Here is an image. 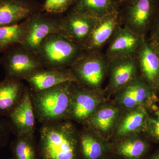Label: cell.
Masks as SVG:
<instances>
[{
	"mask_svg": "<svg viewBox=\"0 0 159 159\" xmlns=\"http://www.w3.org/2000/svg\"><path fill=\"white\" fill-rule=\"evenodd\" d=\"M15 159H37L34 134L16 137L11 144Z\"/></svg>",
	"mask_w": 159,
	"mask_h": 159,
	"instance_id": "cell-25",
	"label": "cell"
},
{
	"mask_svg": "<svg viewBox=\"0 0 159 159\" xmlns=\"http://www.w3.org/2000/svg\"><path fill=\"white\" fill-rule=\"evenodd\" d=\"M72 82L39 92L30 90L35 117L40 122L44 124L69 120Z\"/></svg>",
	"mask_w": 159,
	"mask_h": 159,
	"instance_id": "cell-2",
	"label": "cell"
},
{
	"mask_svg": "<svg viewBox=\"0 0 159 159\" xmlns=\"http://www.w3.org/2000/svg\"><path fill=\"white\" fill-rule=\"evenodd\" d=\"M144 38L119 25L107 43L104 54L109 59L119 56L135 57Z\"/></svg>",
	"mask_w": 159,
	"mask_h": 159,
	"instance_id": "cell-16",
	"label": "cell"
},
{
	"mask_svg": "<svg viewBox=\"0 0 159 159\" xmlns=\"http://www.w3.org/2000/svg\"><path fill=\"white\" fill-rule=\"evenodd\" d=\"M10 131L9 120H0V148L6 145Z\"/></svg>",
	"mask_w": 159,
	"mask_h": 159,
	"instance_id": "cell-28",
	"label": "cell"
},
{
	"mask_svg": "<svg viewBox=\"0 0 159 159\" xmlns=\"http://www.w3.org/2000/svg\"><path fill=\"white\" fill-rule=\"evenodd\" d=\"M139 75L135 57L119 56L109 59L107 77L108 83L104 94L114 95L123 86Z\"/></svg>",
	"mask_w": 159,
	"mask_h": 159,
	"instance_id": "cell-10",
	"label": "cell"
},
{
	"mask_svg": "<svg viewBox=\"0 0 159 159\" xmlns=\"http://www.w3.org/2000/svg\"><path fill=\"white\" fill-rule=\"evenodd\" d=\"M147 39L148 41L159 40V11L152 25Z\"/></svg>",
	"mask_w": 159,
	"mask_h": 159,
	"instance_id": "cell-29",
	"label": "cell"
},
{
	"mask_svg": "<svg viewBox=\"0 0 159 159\" xmlns=\"http://www.w3.org/2000/svg\"><path fill=\"white\" fill-rule=\"evenodd\" d=\"M139 76L156 93L159 80V57L145 38L135 56Z\"/></svg>",
	"mask_w": 159,
	"mask_h": 159,
	"instance_id": "cell-17",
	"label": "cell"
},
{
	"mask_svg": "<svg viewBox=\"0 0 159 159\" xmlns=\"http://www.w3.org/2000/svg\"><path fill=\"white\" fill-rule=\"evenodd\" d=\"M118 10L98 19L89 37L83 46L85 51H102V48L107 44L119 26Z\"/></svg>",
	"mask_w": 159,
	"mask_h": 159,
	"instance_id": "cell-18",
	"label": "cell"
},
{
	"mask_svg": "<svg viewBox=\"0 0 159 159\" xmlns=\"http://www.w3.org/2000/svg\"><path fill=\"white\" fill-rule=\"evenodd\" d=\"M26 88L21 80L5 78L0 81V115L9 117L21 101Z\"/></svg>",
	"mask_w": 159,
	"mask_h": 159,
	"instance_id": "cell-22",
	"label": "cell"
},
{
	"mask_svg": "<svg viewBox=\"0 0 159 159\" xmlns=\"http://www.w3.org/2000/svg\"><path fill=\"white\" fill-rule=\"evenodd\" d=\"M148 159H159V150L152 155Z\"/></svg>",
	"mask_w": 159,
	"mask_h": 159,
	"instance_id": "cell-32",
	"label": "cell"
},
{
	"mask_svg": "<svg viewBox=\"0 0 159 159\" xmlns=\"http://www.w3.org/2000/svg\"><path fill=\"white\" fill-rule=\"evenodd\" d=\"M79 155L83 159H104L112 152L111 144L91 129L78 130Z\"/></svg>",
	"mask_w": 159,
	"mask_h": 159,
	"instance_id": "cell-15",
	"label": "cell"
},
{
	"mask_svg": "<svg viewBox=\"0 0 159 159\" xmlns=\"http://www.w3.org/2000/svg\"></svg>",
	"mask_w": 159,
	"mask_h": 159,
	"instance_id": "cell-36",
	"label": "cell"
},
{
	"mask_svg": "<svg viewBox=\"0 0 159 159\" xmlns=\"http://www.w3.org/2000/svg\"><path fill=\"white\" fill-rule=\"evenodd\" d=\"M25 80L29 84L30 90L33 92L48 89L64 83L77 82L69 69H43L31 74Z\"/></svg>",
	"mask_w": 159,
	"mask_h": 159,
	"instance_id": "cell-20",
	"label": "cell"
},
{
	"mask_svg": "<svg viewBox=\"0 0 159 159\" xmlns=\"http://www.w3.org/2000/svg\"><path fill=\"white\" fill-rule=\"evenodd\" d=\"M156 93L158 94L159 96V82L158 83L157 85L156 90ZM159 98V97H158Z\"/></svg>",
	"mask_w": 159,
	"mask_h": 159,
	"instance_id": "cell-33",
	"label": "cell"
},
{
	"mask_svg": "<svg viewBox=\"0 0 159 159\" xmlns=\"http://www.w3.org/2000/svg\"><path fill=\"white\" fill-rule=\"evenodd\" d=\"M85 52L82 46L62 34L54 33L43 40L36 54L43 68L65 70L70 68Z\"/></svg>",
	"mask_w": 159,
	"mask_h": 159,
	"instance_id": "cell-3",
	"label": "cell"
},
{
	"mask_svg": "<svg viewBox=\"0 0 159 159\" xmlns=\"http://www.w3.org/2000/svg\"><path fill=\"white\" fill-rule=\"evenodd\" d=\"M135 134L111 142L112 152L123 159H142L149 149V143L142 135Z\"/></svg>",
	"mask_w": 159,
	"mask_h": 159,
	"instance_id": "cell-21",
	"label": "cell"
},
{
	"mask_svg": "<svg viewBox=\"0 0 159 159\" xmlns=\"http://www.w3.org/2000/svg\"><path fill=\"white\" fill-rule=\"evenodd\" d=\"M63 16L43 11L25 20V34L21 44L36 54L41 43L49 34H61Z\"/></svg>",
	"mask_w": 159,
	"mask_h": 159,
	"instance_id": "cell-7",
	"label": "cell"
},
{
	"mask_svg": "<svg viewBox=\"0 0 159 159\" xmlns=\"http://www.w3.org/2000/svg\"><path fill=\"white\" fill-rule=\"evenodd\" d=\"M44 11L37 0H0V28L24 21Z\"/></svg>",
	"mask_w": 159,
	"mask_h": 159,
	"instance_id": "cell-11",
	"label": "cell"
},
{
	"mask_svg": "<svg viewBox=\"0 0 159 159\" xmlns=\"http://www.w3.org/2000/svg\"><path fill=\"white\" fill-rule=\"evenodd\" d=\"M9 159H15L13 157V158H9Z\"/></svg>",
	"mask_w": 159,
	"mask_h": 159,
	"instance_id": "cell-35",
	"label": "cell"
},
{
	"mask_svg": "<svg viewBox=\"0 0 159 159\" xmlns=\"http://www.w3.org/2000/svg\"><path fill=\"white\" fill-rule=\"evenodd\" d=\"M148 115L147 108L143 107L122 111L111 140L144 133Z\"/></svg>",
	"mask_w": 159,
	"mask_h": 159,
	"instance_id": "cell-19",
	"label": "cell"
},
{
	"mask_svg": "<svg viewBox=\"0 0 159 159\" xmlns=\"http://www.w3.org/2000/svg\"><path fill=\"white\" fill-rule=\"evenodd\" d=\"M113 3L116 5V6L119 9V7L125 2L126 0H111Z\"/></svg>",
	"mask_w": 159,
	"mask_h": 159,
	"instance_id": "cell-31",
	"label": "cell"
},
{
	"mask_svg": "<svg viewBox=\"0 0 159 159\" xmlns=\"http://www.w3.org/2000/svg\"><path fill=\"white\" fill-rule=\"evenodd\" d=\"M109 58L102 51L86 52L69 68L77 82L94 90L104 92Z\"/></svg>",
	"mask_w": 159,
	"mask_h": 159,
	"instance_id": "cell-5",
	"label": "cell"
},
{
	"mask_svg": "<svg viewBox=\"0 0 159 159\" xmlns=\"http://www.w3.org/2000/svg\"><path fill=\"white\" fill-rule=\"evenodd\" d=\"M98 19L88 15L67 11L63 15L61 19V34L83 47Z\"/></svg>",
	"mask_w": 159,
	"mask_h": 159,
	"instance_id": "cell-12",
	"label": "cell"
},
{
	"mask_svg": "<svg viewBox=\"0 0 159 159\" xmlns=\"http://www.w3.org/2000/svg\"><path fill=\"white\" fill-rule=\"evenodd\" d=\"M0 64L5 72V78L25 80L27 77L43 69L37 54L20 43L10 46L2 53Z\"/></svg>",
	"mask_w": 159,
	"mask_h": 159,
	"instance_id": "cell-6",
	"label": "cell"
},
{
	"mask_svg": "<svg viewBox=\"0 0 159 159\" xmlns=\"http://www.w3.org/2000/svg\"><path fill=\"white\" fill-rule=\"evenodd\" d=\"M118 11L119 25L147 38L159 11V0H126Z\"/></svg>",
	"mask_w": 159,
	"mask_h": 159,
	"instance_id": "cell-4",
	"label": "cell"
},
{
	"mask_svg": "<svg viewBox=\"0 0 159 159\" xmlns=\"http://www.w3.org/2000/svg\"><path fill=\"white\" fill-rule=\"evenodd\" d=\"M8 119L10 130L16 137L34 134L36 117L30 89L26 87L21 101Z\"/></svg>",
	"mask_w": 159,
	"mask_h": 159,
	"instance_id": "cell-14",
	"label": "cell"
},
{
	"mask_svg": "<svg viewBox=\"0 0 159 159\" xmlns=\"http://www.w3.org/2000/svg\"><path fill=\"white\" fill-rule=\"evenodd\" d=\"M113 101L122 111L143 107L147 108L159 99L146 83L138 76L113 95Z\"/></svg>",
	"mask_w": 159,
	"mask_h": 159,
	"instance_id": "cell-9",
	"label": "cell"
},
{
	"mask_svg": "<svg viewBox=\"0 0 159 159\" xmlns=\"http://www.w3.org/2000/svg\"><path fill=\"white\" fill-rule=\"evenodd\" d=\"M118 10L111 0H75L68 11L83 13L99 19Z\"/></svg>",
	"mask_w": 159,
	"mask_h": 159,
	"instance_id": "cell-23",
	"label": "cell"
},
{
	"mask_svg": "<svg viewBox=\"0 0 159 159\" xmlns=\"http://www.w3.org/2000/svg\"><path fill=\"white\" fill-rule=\"evenodd\" d=\"M25 20L0 28V54L10 46L21 43L25 29Z\"/></svg>",
	"mask_w": 159,
	"mask_h": 159,
	"instance_id": "cell-24",
	"label": "cell"
},
{
	"mask_svg": "<svg viewBox=\"0 0 159 159\" xmlns=\"http://www.w3.org/2000/svg\"><path fill=\"white\" fill-rule=\"evenodd\" d=\"M104 159H114L110 158H109L108 157H107L106 158Z\"/></svg>",
	"mask_w": 159,
	"mask_h": 159,
	"instance_id": "cell-34",
	"label": "cell"
},
{
	"mask_svg": "<svg viewBox=\"0 0 159 159\" xmlns=\"http://www.w3.org/2000/svg\"><path fill=\"white\" fill-rule=\"evenodd\" d=\"M107 99L104 92L91 89L73 81L69 120L84 125Z\"/></svg>",
	"mask_w": 159,
	"mask_h": 159,
	"instance_id": "cell-8",
	"label": "cell"
},
{
	"mask_svg": "<svg viewBox=\"0 0 159 159\" xmlns=\"http://www.w3.org/2000/svg\"><path fill=\"white\" fill-rule=\"evenodd\" d=\"M39 144L42 159H79L78 130L71 120L43 124Z\"/></svg>",
	"mask_w": 159,
	"mask_h": 159,
	"instance_id": "cell-1",
	"label": "cell"
},
{
	"mask_svg": "<svg viewBox=\"0 0 159 159\" xmlns=\"http://www.w3.org/2000/svg\"><path fill=\"white\" fill-rule=\"evenodd\" d=\"M75 0H45L44 11L56 15H64L74 5Z\"/></svg>",
	"mask_w": 159,
	"mask_h": 159,
	"instance_id": "cell-27",
	"label": "cell"
},
{
	"mask_svg": "<svg viewBox=\"0 0 159 159\" xmlns=\"http://www.w3.org/2000/svg\"><path fill=\"white\" fill-rule=\"evenodd\" d=\"M148 43L150 44L156 53L157 54L159 57V40H155L148 41Z\"/></svg>",
	"mask_w": 159,
	"mask_h": 159,
	"instance_id": "cell-30",
	"label": "cell"
},
{
	"mask_svg": "<svg viewBox=\"0 0 159 159\" xmlns=\"http://www.w3.org/2000/svg\"><path fill=\"white\" fill-rule=\"evenodd\" d=\"M122 110L113 101L107 99L83 125L89 127L104 139L110 141Z\"/></svg>",
	"mask_w": 159,
	"mask_h": 159,
	"instance_id": "cell-13",
	"label": "cell"
},
{
	"mask_svg": "<svg viewBox=\"0 0 159 159\" xmlns=\"http://www.w3.org/2000/svg\"><path fill=\"white\" fill-rule=\"evenodd\" d=\"M159 99L147 107L148 115L144 133L151 139L159 142Z\"/></svg>",
	"mask_w": 159,
	"mask_h": 159,
	"instance_id": "cell-26",
	"label": "cell"
}]
</instances>
